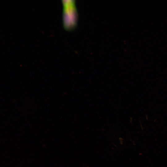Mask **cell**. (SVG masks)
Instances as JSON below:
<instances>
[{
  "label": "cell",
  "mask_w": 167,
  "mask_h": 167,
  "mask_svg": "<svg viewBox=\"0 0 167 167\" xmlns=\"http://www.w3.org/2000/svg\"><path fill=\"white\" fill-rule=\"evenodd\" d=\"M62 20L63 28L67 31L75 27L77 20V13L75 1L62 0Z\"/></svg>",
  "instance_id": "6da1fadb"
}]
</instances>
